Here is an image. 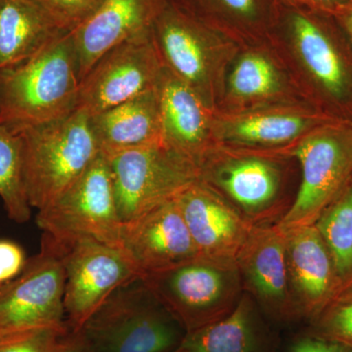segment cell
<instances>
[{
	"label": "cell",
	"instance_id": "obj_11",
	"mask_svg": "<svg viewBox=\"0 0 352 352\" xmlns=\"http://www.w3.org/2000/svg\"><path fill=\"white\" fill-rule=\"evenodd\" d=\"M64 248L43 234L41 249L22 274L0 291V338L11 333L67 325Z\"/></svg>",
	"mask_w": 352,
	"mask_h": 352
},
{
	"label": "cell",
	"instance_id": "obj_28",
	"mask_svg": "<svg viewBox=\"0 0 352 352\" xmlns=\"http://www.w3.org/2000/svg\"><path fill=\"white\" fill-rule=\"evenodd\" d=\"M69 333L63 325L11 333L0 338V352H62Z\"/></svg>",
	"mask_w": 352,
	"mask_h": 352
},
{
	"label": "cell",
	"instance_id": "obj_18",
	"mask_svg": "<svg viewBox=\"0 0 352 352\" xmlns=\"http://www.w3.org/2000/svg\"><path fill=\"white\" fill-rule=\"evenodd\" d=\"M270 39L243 44L227 73L224 94L219 109L237 110L305 101L286 69L273 54ZM309 103V102H308Z\"/></svg>",
	"mask_w": 352,
	"mask_h": 352
},
{
	"label": "cell",
	"instance_id": "obj_14",
	"mask_svg": "<svg viewBox=\"0 0 352 352\" xmlns=\"http://www.w3.org/2000/svg\"><path fill=\"white\" fill-rule=\"evenodd\" d=\"M60 244L66 272L65 317L69 331L76 333L109 296L140 278L118 248L92 239Z\"/></svg>",
	"mask_w": 352,
	"mask_h": 352
},
{
	"label": "cell",
	"instance_id": "obj_5",
	"mask_svg": "<svg viewBox=\"0 0 352 352\" xmlns=\"http://www.w3.org/2000/svg\"><path fill=\"white\" fill-rule=\"evenodd\" d=\"M17 133L22 141L25 192L36 210L66 191L100 154L89 116L78 109Z\"/></svg>",
	"mask_w": 352,
	"mask_h": 352
},
{
	"label": "cell",
	"instance_id": "obj_16",
	"mask_svg": "<svg viewBox=\"0 0 352 352\" xmlns=\"http://www.w3.org/2000/svg\"><path fill=\"white\" fill-rule=\"evenodd\" d=\"M236 264L244 291L266 314L282 321L298 317L289 287L286 231L277 222L252 227Z\"/></svg>",
	"mask_w": 352,
	"mask_h": 352
},
{
	"label": "cell",
	"instance_id": "obj_3",
	"mask_svg": "<svg viewBox=\"0 0 352 352\" xmlns=\"http://www.w3.org/2000/svg\"><path fill=\"white\" fill-rule=\"evenodd\" d=\"M151 32L164 67L191 87L208 108L217 110L227 73L243 44L176 0H164Z\"/></svg>",
	"mask_w": 352,
	"mask_h": 352
},
{
	"label": "cell",
	"instance_id": "obj_32",
	"mask_svg": "<svg viewBox=\"0 0 352 352\" xmlns=\"http://www.w3.org/2000/svg\"><path fill=\"white\" fill-rule=\"evenodd\" d=\"M289 352H352V349L333 340L305 336L294 340Z\"/></svg>",
	"mask_w": 352,
	"mask_h": 352
},
{
	"label": "cell",
	"instance_id": "obj_1",
	"mask_svg": "<svg viewBox=\"0 0 352 352\" xmlns=\"http://www.w3.org/2000/svg\"><path fill=\"white\" fill-rule=\"evenodd\" d=\"M270 39L288 54L305 100L352 120V44L333 16L280 3Z\"/></svg>",
	"mask_w": 352,
	"mask_h": 352
},
{
	"label": "cell",
	"instance_id": "obj_10",
	"mask_svg": "<svg viewBox=\"0 0 352 352\" xmlns=\"http://www.w3.org/2000/svg\"><path fill=\"white\" fill-rule=\"evenodd\" d=\"M36 222L43 234L62 244L92 239L119 249L122 222L107 157L100 152L76 182L38 210Z\"/></svg>",
	"mask_w": 352,
	"mask_h": 352
},
{
	"label": "cell",
	"instance_id": "obj_26",
	"mask_svg": "<svg viewBox=\"0 0 352 352\" xmlns=\"http://www.w3.org/2000/svg\"><path fill=\"white\" fill-rule=\"evenodd\" d=\"M327 245L336 276L352 277V179L314 224Z\"/></svg>",
	"mask_w": 352,
	"mask_h": 352
},
{
	"label": "cell",
	"instance_id": "obj_24",
	"mask_svg": "<svg viewBox=\"0 0 352 352\" xmlns=\"http://www.w3.org/2000/svg\"><path fill=\"white\" fill-rule=\"evenodd\" d=\"M256 305L244 293L232 312L187 333L182 346L189 352H272Z\"/></svg>",
	"mask_w": 352,
	"mask_h": 352
},
{
	"label": "cell",
	"instance_id": "obj_15",
	"mask_svg": "<svg viewBox=\"0 0 352 352\" xmlns=\"http://www.w3.org/2000/svg\"><path fill=\"white\" fill-rule=\"evenodd\" d=\"M119 249L140 279L201 256L175 199L124 222Z\"/></svg>",
	"mask_w": 352,
	"mask_h": 352
},
{
	"label": "cell",
	"instance_id": "obj_22",
	"mask_svg": "<svg viewBox=\"0 0 352 352\" xmlns=\"http://www.w3.org/2000/svg\"><path fill=\"white\" fill-rule=\"evenodd\" d=\"M99 150L105 155L164 142L157 87L89 117Z\"/></svg>",
	"mask_w": 352,
	"mask_h": 352
},
{
	"label": "cell",
	"instance_id": "obj_21",
	"mask_svg": "<svg viewBox=\"0 0 352 352\" xmlns=\"http://www.w3.org/2000/svg\"><path fill=\"white\" fill-rule=\"evenodd\" d=\"M285 231L289 287L296 315L312 316L333 294L337 276L332 258L314 226Z\"/></svg>",
	"mask_w": 352,
	"mask_h": 352
},
{
	"label": "cell",
	"instance_id": "obj_7",
	"mask_svg": "<svg viewBox=\"0 0 352 352\" xmlns=\"http://www.w3.org/2000/svg\"><path fill=\"white\" fill-rule=\"evenodd\" d=\"M281 154L298 160L302 179L277 223L285 230L314 226L352 179V120H335L317 127Z\"/></svg>",
	"mask_w": 352,
	"mask_h": 352
},
{
	"label": "cell",
	"instance_id": "obj_9",
	"mask_svg": "<svg viewBox=\"0 0 352 352\" xmlns=\"http://www.w3.org/2000/svg\"><path fill=\"white\" fill-rule=\"evenodd\" d=\"M283 154L215 145L201 160L200 179L254 226L273 223L281 214ZM282 217V214H281Z\"/></svg>",
	"mask_w": 352,
	"mask_h": 352
},
{
	"label": "cell",
	"instance_id": "obj_2",
	"mask_svg": "<svg viewBox=\"0 0 352 352\" xmlns=\"http://www.w3.org/2000/svg\"><path fill=\"white\" fill-rule=\"evenodd\" d=\"M72 32L20 63L0 69V126L19 132L74 112L80 88Z\"/></svg>",
	"mask_w": 352,
	"mask_h": 352
},
{
	"label": "cell",
	"instance_id": "obj_8",
	"mask_svg": "<svg viewBox=\"0 0 352 352\" xmlns=\"http://www.w3.org/2000/svg\"><path fill=\"white\" fill-rule=\"evenodd\" d=\"M105 156L122 223L175 199L200 179L198 164L164 142Z\"/></svg>",
	"mask_w": 352,
	"mask_h": 352
},
{
	"label": "cell",
	"instance_id": "obj_31",
	"mask_svg": "<svg viewBox=\"0 0 352 352\" xmlns=\"http://www.w3.org/2000/svg\"><path fill=\"white\" fill-rule=\"evenodd\" d=\"M321 331L327 339L352 349V302L333 308L321 324Z\"/></svg>",
	"mask_w": 352,
	"mask_h": 352
},
{
	"label": "cell",
	"instance_id": "obj_17",
	"mask_svg": "<svg viewBox=\"0 0 352 352\" xmlns=\"http://www.w3.org/2000/svg\"><path fill=\"white\" fill-rule=\"evenodd\" d=\"M175 200L200 256L236 263L254 224L201 179Z\"/></svg>",
	"mask_w": 352,
	"mask_h": 352
},
{
	"label": "cell",
	"instance_id": "obj_13",
	"mask_svg": "<svg viewBox=\"0 0 352 352\" xmlns=\"http://www.w3.org/2000/svg\"><path fill=\"white\" fill-rule=\"evenodd\" d=\"M164 65L151 30L108 51L83 76L76 109L89 117L157 87Z\"/></svg>",
	"mask_w": 352,
	"mask_h": 352
},
{
	"label": "cell",
	"instance_id": "obj_23",
	"mask_svg": "<svg viewBox=\"0 0 352 352\" xmlns=\"http://www.w3.org/2000/svg\"><path fill=\"white\" fill-rule=\"evenodd\" d=\"M63 32L36 0H0V69L32 56Z\"/></svg>",
	"mask_w": 352,
	"mask_h": 352
},
{
	"label": "cell",
	"instance_id": "obj_33",
	"mask_svg": "<svg viewBox=\"0 0 352 352\" xmlns=\"http://www.w3.org/2000/svg\"><path fill=\"white\" fill-rule=\"evenodd\" d=\"M279 2L287 6L336 16L346 8L352 0H279Z\"/></svg>",
	"mask_w": 352,
	"mask_h": 352
},
{
	"label": "cell",
	"instance_id": "obj_36",
	"mask_svg": "<svg viewBox=\"0 0 352 352\" xmlns=\"http://www.w3.org/2000/svg\"><path fill=\"white\" fill-rule=\"evenodd\" d=\"M173 352H189V351H187V349H185V347H183L182 346L179 347V349H176V351H173Z\"/></svg>",
	"mask_w": 352,
	"mask_h": 352
},
{
	"label": "cell",
	"instance_id": "obj_27",
	"mask_svg": "<svg viewBox=\"0 0 352 352\" xmlns=\"http://www.w3.org/2000/svg\"><path fill=\"white\" fill-rule=\"evenodd\" d=\"M0 199L9 219L19 224L31 219L32 208L25 192L22 141L19 134L3 126H0Z\"/></svg>",
	"mask_w": 352,
	"mask_h": 352
},
{
	"label": "cell",
	"instance_id": "obj_12",
	"mask_svg": "<svg viewBox=\"0 0 352 352\" xmlns=\"http://www.w3.org/2000/svg\"><path fill=\"white\" fill-rule=\"evenodd\" d=\"M307 101L222 110L212 113L215 145L283 153L307 134L335 120Z\"/></svg>",
	"mask_w": 352,
	"mask_h": 352
},
{
	"label": "cell",
	"instance_id": "obj_30",
	"mask_svg": "<svg viewBox=\"0 0 352 352\" xmlns=\"http://www.w3.org/2000/svg\"><path fill=\"white\" fill-rule=\"evenodd\" d=\"M29 258L16 241L0 238V291L22 274Z\"/></svg>",
	"mask_w": 352,
	"mask_h": 352
},
{
	"label": "cell",
	"instance_id": "obj_20",
	"mask_svg": "<svg viewBox=\"0 0 352 352\" xmlns=\"http://www.w3.org/2000/svg\"><path fill=\"white\" fill-rule=\"evenodd\" d=\"M164 0H105L73 34L80 80L108 51L151 30Z\"/></svg>",
	"mask_w": 352,
	"mask_h": 352
},
{
	"label": "cell",
	"instance_id": "obj_35",
	"mask_svg": "<svg viewBox=\"0 0 352 352\" xmlns=\"http://www.w3.org/2000/svg\"><path fill=\"white\" fill-rule=\"evenodd\" d=\"M62 352H87L83 346V342L80 340V336L76 333H69L67 338L63 351Z\"/></svg>",
	"mask_w": 352,
	"mask_h": 352
},
{
	"label": "cell",
	"instance_id": "obj_34",
	"mask_svg": "<svg viewBox=\"0 0 352 352\" xmlns=\"http://www.w3.org/2000/svg\"><path fill=\"white\" fill-rule=\"evenodd\" d=\"M352 44V2L342 12L333 16Z\"/></svg>",
	"mask_w": 352,
	"mask_h": 352
},
{
	"label": "cell",
	"instance_id": "obj_6",
	"mask_svg": "<svg viewBox=\"0 0 352 352\" xmlns=\"http://www.w3.org/2000/svg\"><path fill=\"white\" fill-rule=\"evenodd\" d=\"M141 280L187 333L224 318L245 293L235 261L204 256Z\"/></svg>",
	"mask_w": 352,
	"mask_h": 352
},
{
	"label": "cell",
	"instance_id": "obj_19",
	"mask_svg": "<svg viewBox=\"0 0 352 352\" xmlns=\"http://www.w3.org/2000/svg\"><path fill=\"white\" fill-rule=\"evenodd\" d=\"M157 90L164 142L199 166L215 146L212 134L214 110L166 67Z\"/></svg>",
	"mask_w": 352,
	"mask_h": 352
},
{
	"label": "cell",
	"instance_id": "obj_29",
	"mask_svg": "<svg viewBox=\"0 0 352 352\" xmlns=\"http://www.w3.org/2000/svg\"><path fill=\"white\" fill-rule=\"evenodd\" d=\"M64 32H73L102 6L105 0H36Z\"/></svg>",
	"mask_w": 352,
	"mask_h": 352
},
{
	"label": "cell",
	"instance_id": "obj_25",
	"mask_svg": "<svg viewBox=\"0 0 352 352\" xmlns=\"http://www.w3.org/2000/svg\"><path fill=\"white\" fill-rule=\"evenodd\" d=\"M201 21L240 43L270 38L279 0H176Z\"/></svg>",
	"mask_w": 352,
	"mask_h": 352
},
{
	"label": "cell",
	"instance_id": "obj_4",
	"mask_svg": "<svg viewBox=\"0 0 352 352\" xmlns=\"http://www.w3.org/2000/svg\"><path fill=\"white\" fill-rule=\"evenodd\" d=\"M76 333L87 352H173L187 335L141 279L118 289Z\"/></svg>",
	"mask_w": 352,
	"mask_h": 352
}]
</instances>
